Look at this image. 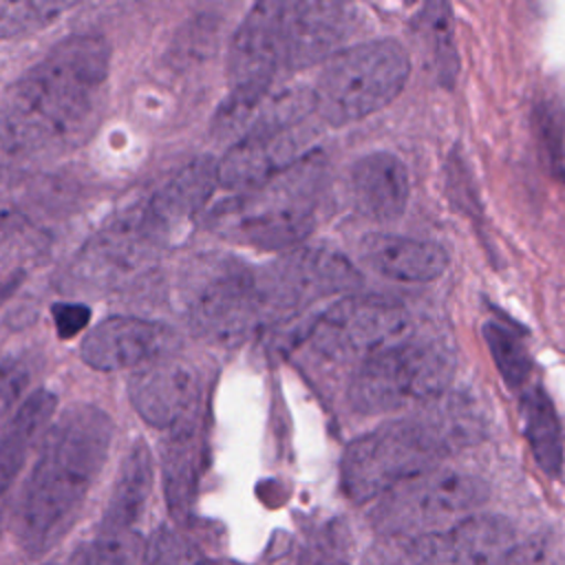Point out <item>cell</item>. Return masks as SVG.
Here are the masks:
<instances>
[{
	"label": "cell",
	"mask_w": 565,
	"mask_h": 565,
	"mask_svg": "<svg viewBox=\"0 0 565 565\" xmlns=\"http://www.w3.org/2000/svg\"><path fill=\"white\" fill-rule=\"evenodd\" d=\"M110 77V44L75 33L55 44L7 93L0 108V154L33 163L66 154L99 126Z\"/></svg>",
	"instance_id": "1"
},
{
	"label": "cell",
	"mask_w": 565,
	"mask_h": 565,
	"mask_svg": "<svg viewBox=\"0 0 565 565\" xmlns=\"http://www.w3.org/2000/svg\"><path fill=\"white\" fill-rule=\"evenodd\" d=\"M113 433L108 413L90 404H75L53 419L13 516L15 541L24 552H49L75 525L108 459Z\"/></svg>",
	"instance_id": "2"
},
{
	"label": "cell",
	"mask_w": 565,
	"mask_h": 565,
	"mask_svg": "<svg viewBox=\"0 0 565 565\" xmlns=\"http://www.w3.org/2000/svg\"><path fill=\"white\" fill-rule=\"evenodd\" d=\"M324 161L309 152L278 177L223 201L212 230L225 241L254 249L289 252L311 234L318 214Z\"/></svg>",
	"instance_id": "3"
},
{
	"label": "cell",
	"mask_w": 565,
	"mask_h": 565,
	"mask_svg": "<svg viewBox=\"0 0 565 565\" xmlns=\"http://www.w3.org/2000/svg\"><path fill=\"white\" fill-rule=\"evenodd\" d=\"M468 435L441 417H411L382 424L355 437L340 459L342 492L366 503L426 475Z\"/></svg>",
	"instance_id": "4"
},
{
	"label": "cell",
	"mask_w": 565,
	"mask_h": 565,
	"mask_svg": "<svg viewBox=\"0 0 565 565\" xmlns=\"http://www.w3.org/2000/svg\"><path fill=\"white\" fill-rule=\"evenodd\" d=\"M411 60L395 40L344 46L324 62L313 88V113L329 126L360 121L388 106L406 86Z\"/></svg>",
	"instance_id": "5"
},
{
	"label": "cell",
	"mask_w": 565,
	"mask_h": 565,
	"mask_svg": "<svg viewBox=\"0 0 565 565\" xmlns=\"http://www.w3.org/2000/svg\"><path fill=\"white\" fill-rule=\"evenodd\" d=\"M455 366V355L441 342L411 338L355 369L349 404L362 415L428 404L450 386Z\"/></svg>",
	"instance_id": "6"
},
{
	"label": "cell",
	"mask_w": 565,
	"mask_h": 565,
	"mask_svg": "<svg viewBox=\"0 0 565 565\" xmlns=\"http://www.w3.org/2000/svg\"><path fill=\"white\" fill-rule=\"evenodd\" d=\"M488 494L481 477L435 468L382 494L371 510V523L391 539L428 536L472 516Z\"/></svg>",
	"instance_id": "7"
},
{
	"label": "cell",
	"mask_w": 565,
	"mask_h": 565,
	"mask_svg": "<svg viewBox=\"0 0 565 565\" xmlns=\"http://www.w3.org/2000/svg\"><path fill=\"white\" fill-rule=\"evenodd\" d=\"M362 276L340 252L300 245L254 269V285L267 324L291 318L309 305L358 289Z\"/></svg>",
	"instance_id": "8"
},
{
	"label": "cell",
	"mask_w": 565,
	"mask_h": 565,
	"mask_svg": "<svg viewBox=\"0 0 565 565\" xmlns=\"http://www.w3.org/2000/svg\"><path fill=\"white\" fill-rule=\"evenodd\" d=\"M411 331L406 307L384 298L347 296L329 305L307 329L311 353L335 364H362L373 355L402 344Z\"/></svg>",
	"instance_id": "9"
},
{
	"label": "cell",
	"mask_w": 565,
	"mask_h": 565,
	"mask_svg": "<svg viewBox=\"0 0 565 565\" xmlns=\"http://www.w3.org/2000/svg\"><path fill=\"white\" fill-rule=\"evenodd\" d=\"M185 311L190 331L214 347H236L267 324L254 269L241 263L205 267L188 287Z\"/></svg>",
	"instance_id": "10"
},
{
	"label": "cell",
	"mask_w": 565,
	"mask_h": 565,
	"mask_svg": "<svg viewBox=\"0 0 565 565\" xmlns=\"http://www.w3.org/2000/svg\"><path fill=\"white\" fill-rule=\"evenodd\" d=\"M285 71L282 2L254 4L232 35L227 51L230 104H247L271 93L278 73Z\"/></svg>",
	"instance_id": "11"
},
{
	"label": "cell",
	"mask_w": 565,
	"mask_h": 565,
	"mask_svg": "<svg viewBox=\"0 0 565 565\" xmlns=\"http://www.w3.org/2000/svg\"><path fill=\"white\" fill-rule=\"evenodd\" d=\"M311 139L313 130L307 119L274 124L243 135L216 161L218 188L236 194L278 177L311 152Z\"/></svg>",
	"instance_id": "12"
},
{
	"label": "cell",
	"mask_w": 565,
	"mask_h": 565,
	"mask_svg": "<svg viewBox=\"0 0 565 565\" xmlns=\"http://www.w3.org/2000/svg\"><path fill=\"white\" fill-rule=\"evenodd\" d=\"M514 545L510 521L479 514L444 532L408 539L404 565H505Z\"/></svg>",
	"instance_id": "13"
},
{
	"label": "cell",
	"mask_w": 565,
	"mask_h": 565,
	"mask_svg": "<svg viewBox=\"0 0 565 565\" xmlns=\"http://www.w3.org/2000/svg\"><path fill=\"white\" fill-rule=\"evenodd\" d=\"M159 249L161 245L143 227L137 210H130L82 247L71 274L79 287L104 289L137 274Z\"/></svg>",
	"instance_id": "14"
},
{
	"label": "cell",
	"mask_w": 565,
	"mask_h": 565,
	"mask_svg": "<svg viewBox=\"0 0 565 565\" xmlns=\"http://www.w3.org/2000/svg\"><path fill=\"white\" fill-rule=\"evenodd\" d=\"M128 397L146 424L170 433L196 419L201 399L199 373L174 353L159 358L130 373Z\"/></svg>",
	"instance_id": "15"
},
{
	"label": "cell",
	"mask_w": 565,
	"mask_h": 565,
	"mask_svg": "<svg viewBox=\"0 0 565 565\" xmlns=\"http://www.w3.org/2000/svg\"><path fill=\"white\" fill-rule=\"evenodd\" d=\"M355 29V9L331 0H291L282 2L285 71L331 60L344 49Z\"/></svg>",
	"instance_id": "16"
},
{
	"label": "cell",
	"mask_w": 565,
	"mask_h": 565,
	"mask_svg": "<svg viewBox=\"0 0 565 565\" xmlns=\"http://www.w3.org/2000/svg\"><path fill=\"white\" fill-rule=\"evenodd\" d=\"M177 335L161 322L135 316H108L82 340L79 358L97 371H135L172 355Z\"/></svg>",
	"instance_id": "17"
},
{
	"label": "cell",
	"mask_w": 565,
	"mask_h": 565,
	"mask_svg": "<svg viewBox=\"0 0 565 565\" xmlns=\"http://www.w3.org/2000/svg\"><path fill=\"white\" fill-rule=\"evenodd\" d=\"M216 185V161H212L210 157H199L183 166L179 172H174L135 210L143 227L163 247L170 238L181 234L185 225L194 221Z\"/></svg>",
	"instance_id": "18"
},
{
	"label": "cell",
	"mask_w": 565,
	"mask_h": 565,
	"mask_svg": "<svg viewBox=\"0 0 565 565\" xmlns=\"http://www.w3.org/2000/svg\"><path fill=\"white\" fill-rule=\"evenodd\" d=\"M351 201L364 218L388 223L402 216L408 203V172L393 152L377 150L360 157L349 177Z\"/></svg>",
	"instance_id": "19"
},
{
	"label": "cell",
	"mask_w": 565,
	"mask_h": 565,
	"mask_svg": "<svg viewBox=\"0 0 565 565\" xmlns=\"http://www.w3.org/2000/svg\"><path fill=\"white\" fill-rule=\"evenodd\" d=\"M360 256L373 271L399 282H428L448 267V252L439 243L386 232L366 234Z\"/></svg>",
	"instance_id": "20"
},
{
	"label": "cell",
	"mask_w": 565,
	"mask_h": 565,
	"mask_svg": "<svg viewBox=\"0 0 565 565\" xmlns=\"http://www.w3.org/2000/svg\"><path fill=\"white\" fill-rule=\"evenodd\" d=\"M57 397L49 388H38L24 397L0 430V501L20 475L29 452L42 444L55 419Z\"/></svg>",
	"instance_id": "21"
},
{
	"label": "cell",
	"mask_w": 565,
	"mask_h": 565,
	"mask_svg": "<svg viewBox=\"0 0 565 565\" xmlns=\"http://www.w3.org/2000/svg\"><path fill=\"white\" fill-rule=\"evenodd\" d=\"M203 468V435L199 422L192 419L170 430L161 448V477L170 514L185 521L196 497Z\"/></svg>",
	"instance_id": "22"
},
{
	"label": "cell",
	"mask_w": 565,
	"mask_h": 565,
	"mask_svg": "<svg viewBox=\"0 0 565 565\" xmlns=\"http://www.w3.org/2000/svg\"><path fill=\"white\" fill-rule=\"evenodd\" d=\"M152 490V455L139 439L121 459L99 532L126 534L139 521Z\"/></svg>",
	"instance_id": "23"
},
{
	"label": "cell",
	"mask_w": 565,
	"mask_h": 565,
	"mask_svg": "<svg viewBox=\"0 0 565 565\" xmlns=\"http://www.w3.org/2000/svg\"><path fill=\"white\" fill-rule=\"evenodd\" d=\"M521 417L534 461L545 475L558 477L563 468V435L554 404L541 384H527L521 391Z\"/></svg>",
	"instance_id": "24"
},
{
	"label": "cell",
	"mask_w": 565,
	"mask_h": 565,
	"mask_svg": "<svg viewBox=\"0 0 565 565\" xmlns=\"http://www.w3.org/2000/svg\"><path fill=\"white\" fill-rule=\"evenodd\" d=\"M415 26L426 49L433 55L437 75L441 82L452 84L457 75V53L452 44V15L450 7L441 2L424 4L415 15Z\"/></svg>",
	"instance_id": "25"
},
{
	"label": "cell",
	"mask_w": 565,
	"mask_h": 565,
	"mask_svg": "<svg viewBox=\"0 0 565 565\" xmlns=\"http://www.w3.org/2000/svg\"><path fill=\"white\" fill-rule=\"evenodd\" d=\"M481 331L503 382L514 391H523L532 373V360L523 340L510 327L494 320L486 322Z\"/></svg>",
	"instance_id": "26"
},
{
	"label": "cell",
	"mask_w": 565,
	"mask_h": 565,
	"mask_svg": "<svg viewBox=\"0 0 565 565\" xmlns=\"http://www.w3.org/2000/svg\"><path fill=\"white\" fill-rule=\"evenodd\" d=\"M75 7L68 0H0V38L38 33Z\"/></svg>",
	"instance_id": "27"
},
{
	"label": "cell",
	"mask_w": 565,
	"mask_h": 565,
	"mask_svg": "<svg viewBox=\"0 0 565 565\" xmlns=\"http://www.w3.org/2000/svg\"><path fill=\"white\" fill-rule=\"evenodd\" d=\"M139 541L132 532H99L95 539L75 547L64 561L49 565H135Z\"/></svg>",
	"instance_id": "28"
},
{
	"label": "cell",
	"mask_w": 565,
	"mask_h": 565,
	"mask_svg": "<svg viewBox=\"0 0 565 565\" xmlns=\"http://www.w3.org/2000/svg\"><path fill=\"white\" fill-rule=\"evenodd\" d=\"M199 550L179 532L161 525L148 539L141 565H201Z\"/></svg>",
	"instance_id": "29"
},
{
	"label": "cell",
	"mask_w": 565,
	"mask_h": 565,
	"mask_svg": "<svg viewBox=\"0 0 565 565\" xmlns=\"http://www.w3.org/2000/svg\"><path fill=\"white\" fill-rule=\"evenodd\" d=\"M33 366L26 355L0 358V426L9 422L15 408L24 402L26 386L31 384Z\"/></svg>",
	"instance_id": "30"
},
{
	"label": "cell",
	"mask_w": 565,
	"mask_h": 565,
	"mask_svg": "<svg viewBox=\"0 0 565 565\" xmlns=\"http://www.w3.org/2000/svg\"><path fill=\"white\" fill-rule=\"evenodd\" d=\"M505 565H558V547L547 536H532L514 545Z\"/></svg>",
	"instance_id": "31"
},
{
	"label": "cell",
	"mask_w": 565,
	"mask_h": 565,
	"mask_svg": "<svg viewBox=\"0 0 565 565\" xmlns=\"http://www.w3.org/2000/svg\"><path fill=\"white\" fill-rule=\"evenodd\" d=\"M51 316H53L57 335L68 340V338L77 335L88 324L90 311L82 302H57V305H53Z\"/></svg>",
	"instance_id": "32"
},
{
	"label": "cell",
	"mask_w": 565,
	"mask_h": 565,
	"mask_svg": "<svg viewBox=\"0 0 565 565\" xmlns=\"http://www.w3.org/2000/svg\"><path fill=\"white\" fill-rule=\"evenodd\" d=\"M22 271H15V274H9L4 278H0V307L20 289L22 285Z\"/></svg>",
	"instance_id": "33"
},
{
	"label": "cell",
	"mask_w": 565,
	"mask_h": 565,
	"mask_svg": "<svg viewBox=\"0 0 565 565\" xmlns=\"http://www.w3.org/2000/svg\"><path fill=\"white\" fill-rule=\"evenodd\" d=\"M2 530H4V505L0 501V534H2Z\"/></svg>",
	"instance_id": "34"
},
{
	"label": "cell",
	"mask_w": 565,
	"mask_h": 565,
	"mask_svg": "<svg viewBox=\"0 0 565 565\" xmlns=\"http://www.w3.org/2000/svg\"><path fill=\"white\" fill-rule=\"evenodd\" d=\"M201 565H225V563H214V561H201Z\"/></svg>",
	"instance_id": "35"
},
{
	"label": "cell",
	"mask_w": 565,
	"mask_h": 565,
	"mask_svg": "<svg viewBox=\"0 0 565 565\" xmlns=\"http://www.w3.org/2000/svg\"><path fill=\"white\" fill-rule=\"evenodd\" d=\"M335 565H340V563H335Z\"/></svg>",
	"instance_id": "36"
}]
</instances>
